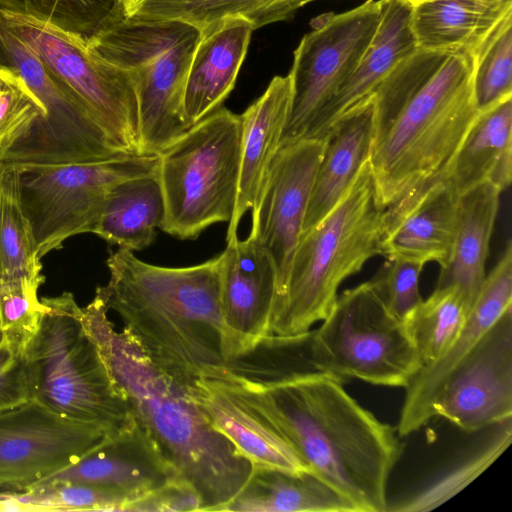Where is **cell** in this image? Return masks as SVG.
I'll use <instances>...</instances> for the list:
<instances>
[{
  "label": "cell",
  "instance_id": "obj_8",
  "mask_svg": "<svg viewBox=\"0 0 512 512\" xmlns=\"http://www.w3.org/2000/svg\"><path fill=\"white\" fill-rule=\"evenodd\" d=\"M241 134V116L219 107L158 154L165 203L162 231L181 240L196 239L210 225L232 220Z\"/></svg>",
  "mask_w": 512,
  "mask_h": 512
},
{
  "label": "cell",
  "instance_id": "obj_24",
  "mask_svg": "<svg viewBox=\"0 0 512 512\" xmlns=\"http://www.w3.org/2000/svg\"><path fill=\"white\" fill-rule=\"evenodd\" d=\"M374 132L372 95L355 105L330 129L315 174L302 232L321 221L345 195L370 157Z\"/></svg>",
  "mask_w": 512,
  "mask_h": 512
},
{
  "label": "cell",
  "instance_id": "obj_23",
  "mask_svg": "<svg viewBox=\"0 0 512 512\" xmlns=\"http://www.w3.org/2000/svg\"><path fill=\"white\" fill-rule=\"evenodd\" d=\"M291 78L275 76L264 93L241 114V162L235 213L226 240L237 236L243 215L258 199L270 163L280 147L292 106Z\"/></svg>",
  "mask_w": 512,
  "mask_h": 512
},
{
  "label": "cell",
  "instance_id": "obj_15",
  "mask_svg": "<svg viewBox=\"0 0 512 512\" xmlns=\"http://www.w3.org/2000/svg\"><path fill=\"white\" fill-rule=\"evenodd\" d=\"M325 144L326 137H302L280 146L251 210L249 237L273 260L277 276L275 299L287 282Z\"/></svg>",
  "mask_w": 512,
  "mask_h": 512
},
{
  "label": "cell",
  "instance_id": "obj_42",
  "mask_svg": "<svg viewBox=\"0 0 512 512\" xmlns=\"http://www.w3.org/2000/svg\"><path fill=\"white\" fill-rule=\"evenodd\" d=\"M406 4H408L409 6H411L412 8L424 3V2H427V1H430V0H400Z\"/></svg>",
  "mask_w": 512,
  "mask_h": 512
},
{
  "label": "cell",
  "instance_id": "obj_30",
  "mask_svg": "<svg viewBox=\"0 0 512 512\" xmlns=\"http://www.w3.org/2000/svg\"><path fill=\"white\" fill-rule=\"evenodd\" d=\"M316 0H122V13L148 21H176L199 32L225 18L240 17L253 29L291 19Z\"/></svg>",
  "mask_w": 512,
  "mask_h": 512
},
{
  "label": "cell",
  "instance_id": "obj_9",
  "mask_svg": "<svg viewBox=\"0 0 512 512\" xmlns=\"http://www.w3.org/2000/svg\"><path fill=\"white\" fill-rule=\"evenodd\" d=\"M311 352L320 372L343 383L356 378L405 388L422 367L402 321L386 310L368 281L337 296L313 330Z\"/></svg>",
  "mask_w": 512,
  "mask_h": 512
},
{
  "label": "cell",
  "instance_id": "obj_43",
  "mask_svg": "<svg viewBox=\"0 0 512 512\" xmlns=\"http://www.w3.org/2000/svg\"><path fill=\"white\" fill-rule=\"evenodd\" d=\"M5 342L4 334L2 332V329L0 327V345H2Z\"/></svg>",
  "mask_w": 512,
  "mask_h": 512
},
{
  "label": "cell",
  "instance_id": "obj_39",
  "mask_svg": "<svg viewBox=\"0 0 512 512\" xmlns=\"http://www.w3.org/2000/svg\"><path fill=\"white\" fill-rule=\"evenodd\" d=\"M46 109L24 80L3 66L0 71V147Z\"/></svg>",
  "mask_w": 512,
  "mask_h": 512
},
{
  "label": "cell",
  "instance_id": "obj_34",
  "mask_svg": "<svg viewBox=\"0 0 512 512\" xmlns=\"http://www.w3.org/2000/svg\"><path fill=\"white\" fill-rule=\"evenodd\" d=\"M122 0H0V8L85 38L122 14Z\"/></svg>",
  "mask_w": 512,
  "mask_h": 512
},
{
  "label": "cell",
  "instance_id": "obj_2",
  "mask_svg": "<svg viewBox=\"0 0 512 512\" xmlns=\"http://www.w3.org/2000/svg\"><path fill=\"white\" fill-rule=\"evenodd\" d=\"M473 70L469 55L417 47L376 87L369 163L381 207L439 175L448 176L481 113Z\"/></svg>",
  "mask_w": 512,
  "mask_h": 512
},
{
  "label": "cell",
  "instance_id": "obj_17",
  "mask_svg": "<svg viewBox=\"0 0 512 512\" xmlns=\"http://www.w3.org/2000/svg\"><path fill=\"white\" fill-rule=\"evenodd\" d=\"M459 206L460 195L446 175L411 190L386 208L381 255L443 266L455 239Z\"/></svg>",
  "mask_w": 512,
  "mask_h": 512
},
{
  "label": "cell",
  "instance_id": "obj_32",
  "mask_svg": "<svg viewBox=\"0 0 512 512\" xmlns=\"http://www.w3.org/2000/svg\"><path fill=\"white\" fill-rule=\"evenodd\" d=\"M44 280L33 231L20 202L17 168L0 163V286L24 281L40 287Z\"/></svg>",
  "mask_w": 512,
  "mask_h": 512
},
{
  "label": "cell",
  "instance_id": "obj_33",
  "mask_svg": "<svg viewBox=\"0 0 512 512\" xmlns=\"http://www.w3.org/2000/svg\"><path fill=\"white\" fill-rule=\"evenodd\" d=\"M472 307L456 286L435 288L402 320L423 366L437 361L461 333Z\"/></svg>",
  "mask_w": 512,
  "mask_h": 512
},
{
  "label": "cell",
  "instance_id": "obj_13",
  "mask_svg": "<svg viewBox=\"0 0 512 512\" xmlns=\"http://www.w3.org/2000/svg\"><path fill=\"white\" fill-rule=\"evenodd\" d=\"M107 435L34 399L0 412V492L25 491L76 462Z\"/></svg>",
  "mask_w": 512,
  "mask_h": 512
},
{
  "label": "cell",
  "instance_id": "obj_21",
  "mask_svg": "<svg viewBox=\"0 0 512 512\" xmlns=\"http://www.w3.org/2000/svg\"><path fill=\"white\" fill-rule=\"evenodd\" d=\"M412 7L400 0H381L377 31L349 79L320 109L303 137L325 138L335 123L376 87L416 42L410 27Z\"/></svg>",
  "mask_w": 512,
  "mask_h": 512
},
{
  "label": "cell",
  "instance_id": "obj_7",
  "mask_svg": "<svg viewBox=\"0 0 512 512\" xmlns=\"http://www.w3.org/2000/svg\"><path fill=\"white\" fill-rule=\"evenodd\" d=\"M199 38L200 32L185 23L140 20L123 13L87 38L92 50L132 81L142 155H158L191 127L184 92Z\"/></svg>",
  "mask_w": 512,
  "mask_h": 512
},
{
  "label": "cell",
  "instance_id": "obj_25",
  "mask_svg": "<svg viewBox=\"0 0 512 512\" xmlns=\"http://www.w3.org/2000/svg\"><path fill=\"white\" fill-rule=\"evenodd\" d=\"M512 15V0H430L411 11L417 47L473 58Z\"/></svg>",
  "mask_w": 512,
  "mask_h": 512
},
{
  "label": "cell",
  "instance_id": "obj_19",
  "mask_svg": "<svg viewBox=\"0 0 512 512\" xmlns=\"http://www.w3.org/2000/svg\"><path fill=\"white\" fill-rule=\"evenodd\" d=\"M512 307V244L486 275L468 319L452 346L434 363L423 366L405 387L397 433L408 436L426 425L431 402L449 372L470 352L497 319Z\"/></svg>",
  "mask_w": 512,
  "mask_h": 512
},
{
  "label": "cell",
  "instance_id": "obj_12",
  "mask_svg": "<svg viewBox=\"0 0 512 512\" xmlns=\"http://www.w3.org/2000/svg\"><path fill=\"white\" fill-rule=\"evenodd\" d=\"M381 17V0H366L342 13L310 22L294 51L288 73L292 106L280 146L302 138L328 100L349 79L371 43Z\"/></svg>",
  "mask_w": 512,
  "mask_h": 512
},
{
  "label": "cell",
  "instance_id": "obj_20",
  "mask_svg": "<svg viewBox=\"0 0 512 512\" xmlns=\"http://www.w3.org/2000/svg\"><path fill=\"white\" fill-rule=\"evenodd\" d=\"M186 388L211 426L233 443L252 468L310 472L281 434L220 381L200 375Z\"/></svg>",
  "mask_w": 512,
  "mask_h": 512
},
{
  "label": "cell",
  "instance_id": "obj_40",
  "mask_svg": "<svg viewBox=\"0 0 512 512\" xmlns=\"http://www.w3.org/2000/svg\"><path fill=\"white\" fill-rule=\"evenodd\" d=\"M204 502L195 487L182 478H173L162 486L129 501L123 511L174 512L203 511Z\"/></svg>",
  "mask_w": 512,
  "mask_h": 512
},
{
  "label": "cell",
  "instance_id": "obj_16",
  "mask_svg": "<svg viewBox=\"0 0 512 512\" xmlns=\"http://www.w3.org/2000/svg\"><path fill=\"white\" fill-rule=\"evenodd\" d=\"M227 241L220 255L224 357L229 360L270 335L277 276L269 253L251 237Z\"/></svg>",
  "mask_w": 512,
  "mask_h": 512
},
{
  "label": "cell",
  "instance_id": "obj_5",
  "mask_svg": "<svg viewBox=\"0 0 512 512\" xmlns=\"http://www.w3.org/2000/svg\"><path fill=\"white\" fill-rule=\"evenodd\" d=\"M385 220L368 159L338 204L301 233L284 291L273 304L270 334L304 333L322 321L341 283L381 255Z\"/></svg>",
  "mask_w": 512,
  "mask_h": 512
},
{
  "label": "cell",
  "instance_id": "obj_36",
  "mask_svg": "<svg viewBox=\"0 0 512 512\" xmlns=\"http://www.w3.org/2000/svg\"><path fill=\"white\" fill-rule=\"evenodd\" d=\"M473 93L480 112L512 97V15L475 56Z\"/></svg>",
  "mask_w": 512,
  "mask_h": 512
},
{
  "label": "cell",
  "instance_id": "obj_1",
  "mask_svg": "<svg viewBox=\"0 0 512 512\" xmlns=\"http://www.w3.org/2000/svg\"><path fill=\"white\" fill-rule=\"evenodd\" d=\"M238 395L291 445L320 480L358 512H385L391 472L403 444L321 372L303 373L283 344L262 339L248 351L201 373Z\"/></svg>",
  "mask_w": 512,
  "mask_h": 512
},
{
  "label": "cell",
  "instance_id": "obj_31",
  "mask_svg": "<svg viewBox=\"0 0 512 512\" xmlns=\"http://www.w3.org/2000/svg\"><path fill=\"white\" fill-rule=\"evenodd\" d=\"M468 444L449 464L420 488L407 496L388 501L385 512L430 511L450 500L482 472L510 445L512 418L492 425Z\"/></svg>",
  "mask_w": 512,
  "mask_h": 512
},
{
  "label": "cell",
  "instance_id": "obj_11",
  "mask_svg": "<svg viewBox=\"0 0 512 512\" xmlns=\"http://www.w3.org/2000/svg\"><path fill=\"white\" fill-rule=\"evenodd\" d=\"M15 167L21 206L42 258L72 236L93 233L110 190L128 179L156 173L158 155Z\"/></svg>",
  "mask_w": 512,
  "mask_h": 512
},
{
  "label": "cell",
  "instance_id": "obj_3",
  "mask_svg": "<svg viewBox=\"0 0 512 512\" xmlns=\"http://www.w3.org/2000/svg\"><path fill=\"white\" fill-rule=\"evenodd\" d=\"M108 310L99 286L82 320L116 387L163 458L199 492L203 511H220L247 482L251 463L211 426L185 385L153 365L123 329L115 330Z\"/></svg>",
  "mask_w": 512,
  "mask_h": 512
},
{
  "label": "cell",
  "instance_id": "obj_29",
  "mask_svg": "<svg viewBox=\"0 0 512 512\" xmlns=\"http://www.w3.org/2000/svg\"><path fill=\"white\" fill-rule=\"evenodd\" d=\"M165 216L157 172L128 179L108 193L94 234L130 251L150 246Z\"/></svg>",
  "mask_w": 512,
  "mask_h": 512
},
{
  "label": "cell",
  "instance_id": "obj_18",
  "mask_svg": "<svg viewBox=\"0 0 512 512\" xmlns=\"http://www.w3.org/2000/svg\"><path fill=\"white\" fill-rule=\"evenodd\" d=\"M177 477L180 478L133 418L127 426L107 435L76 462L40 482L96 485L121 493L131 501Z\"/></svg>",
  "mask_w": 512,
  "mask_h": 512
},
{
  "label": "cell",
  "instance_id": "obj_38",
  "mask_svg": "<svg viewBox=\"0 0 512 512\" xmlns=\"http://www.w3.org/2000/svg\"><path fill=\"white\" fill-rule=\"evenodd\" d=\"M423 266L407 260L388 259L368 281L386 310L398 320L402 321L423 300L419 292Z\"/></svg>",
  "mask_w": 512,
  "mask_h": 512
},
{
  "label": "cell",
  "instance_id": "obj_41",
  "mask_svg": "<svg viewBox=\"0 0 512 512\" xmlns=\"http://www.w3.org/2000/svg\"><path fill=\"white\" fill-rule=\"evenodd\" d=\"M23 354L6 342L0 345V412L31 399Z\"/></svg>",
  "mask_w": 512,
  "mask_h": 512
},
{
  "label": "cell",
  "instance_id": "obj_10",
  "mask_svg": "<svg viewBox=\"0 0 512 512\" xmlns=\"http://www.w3.org/2000/svg\"><path fill=\"white\" fill-rule=\"evenodd\" d=\"M0 22L41 60L56 83L119 145L139 153L138 108L129 75L90 48L87 38L0 8Z\"/></svg>",
  "mask_w": 512,
  "mask_h": 512
},
{
  "label": "cell",
  "instance_id": "obj_4",
  "mask_svg": "<svg viewBox=\"0 0 512 512\" xmlns=\"http://www.w3.org/2000/svg\"><path fill=\"white\" fill-rule=\"evenodd\" d=\"M220 264L218 255L187 267L158 266L125 248L107 259L108 309L148 360L185 386L226 361Z\"/></svg>",
  "mask_w": 512,
  "mask_h": 512
},
{
  "label": "cell",
  "instance_id": "obj_14",
  "mask_svg": "<svg viewBox=\"0 0 512 512\" xmlns=\"http://www.w3.org/2000/svg\"><path fill=\"white\" fill-rule=\"evenodd\" d=\"M467 432L512 418V307L449 372L429 408Z\"/></svg>",
  "mask_w": 512,
  "mask_h": 512
},
{
  "label": "cell",
  "instance_id": "obj_28",
  "mask_svg": "<svg viewBox=\"0 0 512 512\" xmlns=\"http://www.w3.org/2000/svg\"><path fill=\"white\" fill-rule=\"evenodd\" d=\"M220 511L358 512L311 472L252 468L241 490Z\"/></svg>",
  "mask_w": 512,
  "mask_h": 512
},
{
  "label": "cell",
  "instance_id": "obj_22",
  "mask_svg": "<svg viewBox=\"0 0 512 512\" xmlns=\"http://www.w3.org/2000/svg\"><path fill=\"white\" fill-rule=\"evenodd\" d=\"M253 31L246 19L231 17L200 32L184 92L190 126L219 108L234 88Z\"/></svg>",
  "mask_w": 512,
  "mask_h": 512
},
{
  "label": "cell",
  "instance_id": "obj_37",
  "mask_svg": "<svg viewBox=\"0 0 512 512\" xmlns=\"http://www.w3.org/2000/svg\"><path fill=\"white\" fill-rule=\"evenodd\" d=\"M38 289L24 281L0 286V327L5 342L21 353L36 332L42 314Z\"/></svg>",
  "mask_w": 512,
  "mask_h": 512
},
{
  "label": "cell",
  "instance_id": "obj_26",
  "mask_svg": "<svg viewBox=\"0 0 512 512\" xmlns=\"http://www.w3.org/2000/svg\"><path fill=\"white\" fill-rule=\"evenodd\" d=\"M501 191L490 183L460 195L459 222L450 255L435 288L456 286L473 307L486 277L485 263Z\"/></svg>",
  "mask_w": 512,
  "mask_h": 512
},
{
  "label": "cell",
  "instance_id": "obj_35",
  "mask_svg": "<svg viewBox=\"0 0 512 512\" xmlns=\"http://www.w3.org/2000/svg\"><path fill=\"white\" fill-rule=\"evenodd\" d=\"M17 503L22 510L123 511L127 496L79 482H39L25 491L0 492V502Z\"/></svg>",
  "mask_w": 512,
  "mask_h": 512
},
{
  "label": "cell",
  "instance_id": "obj_6",
  "mask_svg": "<svg viewBox=\"0 0 512 512\" xmlns=\"http://www.w3.org/2000/svg\"><path fill=\"white\" fill-rule=\"evenodd\" d=\"M40 301V321L23 354L31 399L62 418L118 432L134 417L83 323L82 308L70 292Z\"/></svg>",
  "mask_w": 512,
  "mask_h": 512
},
{
  "label": "cell",
  "instance_id": "obj_27",
  "mask_svg": "<svg viewBox=\"0 0 512 512\" xmlns=\"http://www.w3.org/2000/svg\"><path fill=\"white\" fill-rule=\"evenodd\" d=\"M512 97L482 111L456 153L448 173L462 195L490 183L501 192L512 180Z\"/></svg>",
  "mask_w": 512,
  "mask_h": 512
}]
</instances>
